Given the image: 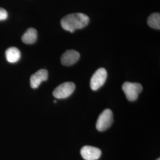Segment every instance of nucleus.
<instances>
[{"instance_id":"f257e3e1","label":"nucleus","mask_w":160,"mask_h":160,"mask_svg":"<svg viewBox=\"0 0 160 160\" xmlns=\"http://www.w3.org/2000/svg\"><path fill=\"white\" fill-rule=\"evenodd\" d=\"M89 22L90 18L88 16L84 13L77 12L69 14L63 17L61 21V24L65 30L72 33L77 29L85 28Z\"/></svg>"},{"instance_id":"f03ea898","label":"nucleus","mask_w":160,"mask_h":160,"mask_svg":"<svg viewBox=\"0 0 160 160\" xmlns=\"http://www.w3.org/2000/svg\"><path fill=\"white\" fill-rule=\"evenodd\" d=\"M122 90L129 101H135L139 93L142 90V86L139 83L125 82L122 86Z\"/></svg>"},{"instance_id":"7ed1b4c3","label":"nucleus","mask_w":160,"mask_h":160,"mask_svg":"<svg viewBox=\"0 0 160 160\" xmlns=\"http://www.w3.org/2000/svg\"><path fill=\"white\" fill-rule=\"evenodd\" d=\"M113 121V113L110 109H105L100 114L97 122L96 128L98 131H104L112 125Z\"/></svg>"},{"instance_id":"20e7f679","label":"nucleus","mask_w":160,"mask_h":160,"mask_svg":"<svg viewBox=\"0 0 160 160\" xmlns=\"http://www.w3.org/2000/svg\"><path fill=\"white\" fill-rule=\"evenodd\" d=\"M75 89V85L72 82H66L57 87L53 92V96L58 98H65L70 96Z\"/></svg>"},{"instance_id":"39448f33","label":"nucleus","mask_w":160,"mask_h":160,"mask_svg":"<svg viewBox=\"0 0 160 160\" xmlns=\"http://www.w3.org/2000/svg\"><path fill=\"white\" fill-rule=\"evenodd\" d=\"M107 71L103 68L97 69L92 76L90 81V87L92 90L96 91L98 90L105 83L107 78Z\"/></svg>"},{"instance_id":"423d86ee","label":"nucleus","mask_w":160,"mask_h":160,"mask_svg":"<svg viewBox=\"0 0 160 160\" xmlns=\"http://www.w3.org/2000/svg\"><path fill=\"white\" fill-rule=\"evenodd\" d=\"M81 155L84 160H97L100 157L102 151L96 147L84 146L81 149Z\"/></svg>"},{"instance_id":"0eeeda50","label":"nucleus","mask_w":160,"mask_h":160,"mask_svg":"<svg viewBox=\"0 0 160 160\" xmlns=\"http://www.w3.org/2000/svg\"><path fill=\"white\" fill-rule=\"evenodd\" d=\"M48 72L45 69H42L38 71L30 77V86L32 88H37L40 86L42 82L48 80Z\"/></svg>"},{"instance_id":"6e6552de","label":"nucleus","mask_w":160,"mask_h":160,"mask_svg":"<svg viewBox=\"0 0 160 160\" xmlns=\"http://www.w3.org/2000/svg\"><path fill=\"white\" fill-rule=\"evenodd\" d=\"M79 52L75 50H68L61 57V63L65 66H71L76 63L80 59Z\"/></svg>"},{"instance_id":"1a4fd4ad","label":"nucleus","mask_w":160,"mask_h":160,"mask_svg":"<svg viewBox=\"0 0 160 160\" xmlns=\"http://www.w3.org/2000/svg\"><path fill=\"white\" fill-rule=\"evenodd\" d=\"M6 59L10 63H16L19 61L21 57V53L19 49L16 47H11L6 51Z\"/></svg>"},{"instance_id":"9d476101","label":"nucleus","mask_w":160,"mask_h":160,"mask_svg":"<svg viewBox=\"0 0 160 160\" xmlns=\"http://www.w3.org/2000/svg\"><path fill=\"white\" fill-rule=\"evenodd\" d=\"M38 38L37 30L34 28H29L24 33L22 40L26 44H33L36 42Z\"/></svg>"},{"instance_id":"9b49d317","label":"nucleus","mask_w":160,"mask_h":160,"mask_svg":"<svg viewBox=\"0 0 160 160\" xmlns=\"http://www.w3.org/2000/svg\"><path fill=\"white\" fill-rule=\"evenodd\" d=\"M149 26L151 28L160 30V14L159 12H155L151 14L147 20Z\"/></svg>"},{"instance_id":"f8f14e48","label":"nucleus","mask_w":160,"mask_h":160,"mask_svg":"<svg viewBox=\"0 0 160 160\" xmlns=\"http://www.w3.org/2000/svg\"><path fill=\"white\" fill-rule=\"evenodd\" d=\"M8 17V13L5 9L0 8V21L5 20Z\"/></svg>"},{"instance_id":"ddd939ff","label":"nucleus","mask_w":160,"mask_h":160,"mask_svg":"<svg viewBox=\"0 0 160 160\" xmlns=\"http://www.w3.org/2000/svg\"><path fill=\"white\" fill-rule=\"evenodd\" d=\"M54 103H57V101H56V100H54Z\"/></svg>"},{"instance_id":"4468645a","label":"nucleus","mask_w":160,"mask_h":160,"mask_svg":"<svg viewBox=\"0 0 160 160\" xmlns=\"http://www.w3.org/2000/svg\"><path fill=\"white\" fill-rule=\"evenodd\" d=\"M160 160V158H158V160Z\"/></svg>"}]
</instances>
